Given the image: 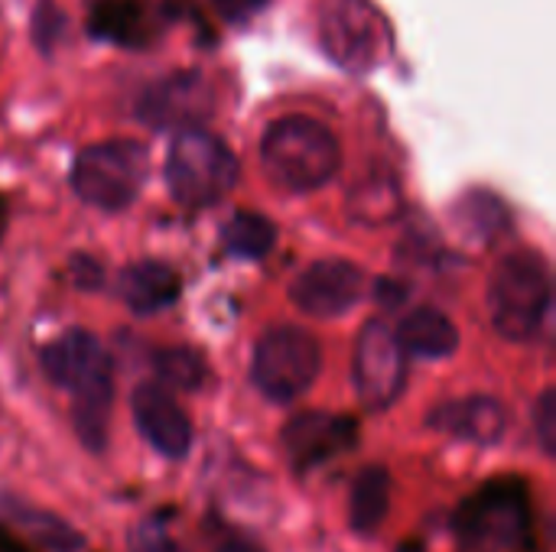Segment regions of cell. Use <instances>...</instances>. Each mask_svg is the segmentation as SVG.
I'll use <instances>...</instances> for the list:
<instances>
[{"label": "cell", "mask_w": 556, "mask_h": 552, "mask_svg": "<svg viewBox=\"0 0 556 552\" xmlns=\"http://www.w3.org/2000/svg\"><path fill=\"white\" fill-rule=\"evenodd\" d=\"M534 426H538V436H541V446L547 455H554L556 449V394L554 390H544L538 407H534Z\"/></svg>", "instance_id": "obj_26"}, {"label": "cell", "mask_w": 556, "mask_h": 552, "mask_svg": "<svg viewBox=\"0 0 556 552\" xmlns=\"http://www.w3.org/2000/svg\"><path fill=\"white\" fill-rule=\"evenodd\" d=\"M463 547L476 552H511L531 534V501L521 482H492L456 514Z\"/></svg>", "instance_id": "obj_5"}, {"label": "cell", "mask_w": 556, "mask_h": 552, "mask_svg": "<svg viewBox=\"0 0 556 552\" xmlns=\"http://www.w3.org/2000/svg\"><path fill=\"white\" fill-rule=\"evenodd\" d=\"M0 552H33V550H26L16 537H10V534H3V530H0Z\"/></svg>", "instance_id": "obj_31"}, {"label": "cell", "mask_w": 556, "mask_h": 552, "mask_svg": "<svg viewBox=\"0 0 556 552\" xmlns=\"http://www.w3.org/2000/svg\"><path fill=\"white\" fill-rule=\"evenodd\" d=\"M339 163L342 153L332 130L303 114L274 120L261 140V166L267 179L287 192H313L326 185Z\"/></svg>", "instance_id": "obj_1"}, {"label": "cell", "mask_w": 556, "mask_h": 552, "mask_svg": "<svg viewBox=\"0 0 556 552\" xmlns=\"http://www.w3.org/2000/svg\"><path fill=\"white\" fill-rule=\"evenodd\" d=\"M153 371L156 377L173 387V390H199L208 377V368H205V358L192 348H166V351H156L153 355Z\"/></svg>", "instance_id": "obj_20"}, {"label": "cell", "mask_w": 556, "mask_h": 552, "mask_svg": "<svg viewBox=\"0 0 556 552\" xmlns=\"http://www.w3.org/2000/svg\"><path fill=\"white\" fill-rule=\"evenodd\" d=\"M319 42L336 65L349 72H371L391 52V29L371 0H326Z\"/></svg>", "instance_id": "obj_7"}, {"label": "cell", "mask_w": 556, "mask_h": 552, "mask_svg": "<svg viewBox=\"0 0 556 552\" xmlns=\"http://www.w3.org/2000/svg\"><path fill=\"white\" fill-rule=\"evenodd\" d=\"M397 338L404 345V351L410 355H420V358H450L456 348H459V332L456 325L440 312V309H414L401 329H397Z\"/></svg>", "instance_id": "obj_16"}, {"label": "cell", "mask_w": 556, "mask_h": 552, "mask_svg": "<svg viewBox=\"0 0 556 552\" xmlns=\"http://www.w3.org/2000/svg\"><path fill=\"white\" fill-rule=\"evenodd\" d=\"M427 426L476 446H495L505 429H508V413L495 397H463V400H450L440 403L430 416Z\"/></svg>", "instance_id": "obj_13"}, {"label": "cell", "mask_w": 556, "mask_h": 552, "mask_svg": "<svg viewBox=\"0 0 556 552\" xmlns=\"http://www.w3.org/2000/svg\"><path fill=\"white\" fill-rule=\"evenodd\" d=\"M62 26H65V16H62L49 0H42V3L36 7V13H33V42H36L42 52H52V46H55Z\"/></svg>", "instance_id": "obj_25"}, {"label": "cell", "mask_w": 556, "mask_h": 552, "mask_svg": "<svg viewBox=\"0 0 556 552\" xmlns=\"http://www.w3.org/2000/svg\"><path fill=\"white\" fill-rule=\"evenodd\" d=\"M130 552H186L176 540H169L156 524H137L130 530Z\"/></svg>", "instance_id": "obj_27"}, {"label": "cell", "mask_w": 556, "mask_h": 552, "mask_svg": "<svg viewBox=\"0 0 556 552\" xmlns=\"http://www.w3.org/2000/svg\"><path fill=\"white\" fill-rule=\"evenodd\" d=\"M215 552H261L254 543H248V540H238V537H228V540H222Z\"/></svg>", "instance_id": "obj_30"}, {"label": "cell", "mask_w": 556, "mask_h": 552, "mask_svg": "<svg viewBox=\"0 0 556 552\" xmlns=\"http://www.w3.org/2000/svg\"><path fill=\"white\" fill-rule=\"evenodd\" d=\"M456 215L466 221V228L476 234H482V238H489V234H495L502 224H505V208H502V202L495 198V195H489V192H472V195H466L463 202H459V208H456Z\"/></svg>", "instance_id": "obj_24"}, {"label": "cell", "mask_w": 556, "mask_h": 552, "mask_svg": "<svg viewBox=\"0 0 556 552\" xmlns=\"http://www.w3.org/2000/svg\"><path fill=\"white\" fill-rule=\"evenodd\" d=\"M16 517H20V524L29 530V537L33 540H39L42 547H49L52 552H78L81 550V537L65 524V521H59L55 514H49V511H33V508H23V511H16Z\"/></svg>", "instance_id": "obj_22"}, {"label": "cell", "mask_w": 556, "mask_h": 552, "mask_svg": "<svg viewBox=\"0 0 556 552\" xmlns=\"http://www.w3.org/2000/svg\"><path fill=\"white\" fill-rule=\"evenodd\" d=\"M0 228H3V205H0Z\"/></svg>", "instance_id": "obj_32"}, {"label": "cell", "mask_w": 556, "mask_h": 552, "mask_svg": "<svg viewBox=\"0 0 556 552\" xmlns=\"http://www.w3.org/2000/svg\"><path fill=\"white\" fill-rule=\"evenodd\" d=\"M401 208L394 182H362L352 195V215L365 224H381Z\"/></svg>", "instance_id": "obj_23"}, {"label": "cell", "mask_w": 556, "mask_h": 552, "mask_svg": "<svg viewBox=\"0 0 556 552\" xmlns=\"http://www.w3.org/2000/svg\"><path fill=\"white\" fill-rule=\"evenodd\" d=\"M208 104V91L205 81L199 75H176V78H163L160 85H153L140 104V114L156 124H186L189 117L205 114Z\"/></svg>", "instance_id": "obj_15"}, {"label": "cell", "mask_w": 556, "mask_h": 552, "mask_svg": "<svg viewBox=\"0 0 556 552\" xmlns=\"http://www.w3.org/2000/svg\"><path fill=\"white\" fill-rule=\"evenodd\" d=\"M355 390L368 410H388L407 384V351L384 322H368L355 342Z\"/></svg>", "instance_id": "obj_8"}, {"label": "cell", "mask_w": 556, "mask_h": 552, "mask_svg": "<svg viewBox=\"0 0 556 552\" xmlns=\"http://www.w3.org/2000/svg\"><path fill=\"white\" fill-rule=\"evenodd\" d=\"M91 33L114 39V42H137L140 39V7L134 0H104L94 3Z\"/></svg>", "instance_id": "obj_21"}, {"label": "cell", "mask_w": 556, "mask_h": 552, "mask_svg": "<svg viewBox=\"0 0 556 552\" xmlns=\"http://www.w3.org/2000/svg\"><path fill=\"white\" fill-rule=\"evenodd\" d=\"M365 296V273L352 260H316L290 286V299L300 312L316 319H336Z\"/></svg>", "instance_id": "obj_9"}, {"label": "cell", "mask_w": 556, "mask_h": 552, "mask_svg": "<svg viewBox=\"0 0 556 552\" xmlns=\"http://www.w3.org/2000/svg\"><path fill=\"white\" fill-rule=\"evenodd\" d=\"M179 290H182L179 273L163 260L130 264L117 277V293L137 316H150L173 306L179 299Z\"/></svg>", "instance_id": "obj_14"}, {"label": "cell", "mask_w": 556, "mask_h": 552, "mask_svg": "<svg viewBox=\"0 0 556 552\" xmlns=\"http://www.w3.org/2000/svg\"><path fill=\"white\" fill-rule=\"evenodd\" d=\"M166 185L186 208L215 205L238 185V156L215 133L182 127L169 143Z\"/></svg>", "instance_id": "obj_3"}, {"label": "cell", "mask_w": 556, "mask_h": 552, "mask_svg": "<svg viewBox=\"0 0 556 552\" xmlns=\"http://www.w3.org/2000/svg\"><path fill=\"white\" fill-rule=\"evenodd\" d=\"M391 508V478L381 465H368L355 475L349 495V527L358 537L375 534Z\"/></svg>", "instance_id": "obj_18"}, {"label": "cell", "mask_w": 556, "mask_h": 552, "mask_svg": "<svg viewBox=\"0 0 556 552\" xmlns=\"http://www.w3.org/2000/svg\"><path fill=\"white\" fill-rule=\"evenodd\" d=\"M134 423L140 436L166 459H186L192 449V423L182 407L160 384H140L134 390Z\"/></svg>", "instance_id": "obj_10"}, {"label": "cell", "mask_w": 556, "mask_h": 552, "mask_svg": "<svg viewBox=\"0 0 556 552\" xmlns=\"http://www.w3.org/2000/svg\"><path fill=\"white\" fill-rule=\"evenodd\" d=\"M39 361H42L46 377L65 390H78V387L91 384L94 377L111 374V361H108L104 345L85 329L62 332L55 342H49L42 348Z\"/></svg>", "instance_id": "obj_12"}, {"label": "cell", "mask_w": 556, "mask_h": 552, "mask_svg": "<svg viewBox=\"0 0 556 552\" xmlns=\"http://www.w3.org/2000/svg\"><path fill=\"white\" fill-rule=\"evenodd\" d=\"M492 325L508 342H531L551 309V270L534 251L505 257L489 283Z\"/></svg>", "instance_id": "obj_2"}, {"label": "cell", "mask_w": 556, "mask_h": 552, "mask_svg": "<svg viewBox=\"0 0 556 552\" xmlns=\"http://www.w3.org/2000/svg\"><path fill=\"white\" fill-rule=\"evenodd\" d=\"M319 368H323L319 342L306 329L277 325L261 335L254 348L251 377L267 400L293 403L316 384Z\"/></svg>", "instance_id": "obj_6"}, {"label": "cell", "mask_w": 556, "mask_h": 552, "mask_svg": "<svg viewBox=\"0 0 556 552\" xmlns=\"http://www.w3.org/2000/svg\"><path fill=\"white\" fill-rule=\"evenodd\" d=\"M147 146L137 140L91 143L75 156L72 189L81 202L101 211H124L147 182Z\"/></svg>", "instance_id": "obj_4"}, {"label": "cell", "mask_w": 556, "mask_h": 552, "mask_svg": "<svg viewBox=\"0 0 556 552\" xmlns=\"http://www.w3.org/2000/svg\"><path fill=\"white\" fill-rule=\"evenodd\" d=\"M267 0H215V10L231 20V23H241V20H251L257 10H264Z\"/></svg>", "instance_id": "obj_28"}, {"label": "cell", "mask_w": 556, "mask_h": 552, "mask_svg": "<svg viewBox=\"0 0 556 552\" xmlns=\"http://www.w3.org/2000/svg\"><path fill=\"white\" fill-rule=\"evenodd\" d=\"M355 446V423L332 413H300L283 429V449L296 472L323 465Z\"/></svg>", "instance_id": "obj_11"}, {"label": "cell", "mask_w": 556, "mask_h": 552, "mask_svg": "<svg viewBox=\"0 0 556 552\" xmlns=\"http://www.w3.org/2000/svg\"><path fill=\"white\" fill-rule=\"evenodd\" d=\"M72 397H75L72 416H75V429H78L81 446L91 452H101L108 446V423H111V407H114L111 374L94 377L91 384L72 390Z\"/></svg>", "instance_id": "obj_17"}, {"label": "cell", "mask_w": 556, "mask_h": 552, "mask_svg": "<svg viewBox=\"0 0 556 552\" xmlns=\"http://www.w3.org/2000/svg\"><path fill=\"white\" fill-rule=\"evenodd\" d=\"M72 277H75L78 290H98L101 286V267L94 260H88V257H75Z\"/></svg>", "instance_id": "obj_29"}, {"label": "cell", "mask_w": 556, "mask_h": 552, "mask_svg": "<svg viewBox=\"0 0 556 552\" xmlns=\"http://www.w3.org/2000/svg\"><path fill=\"white\" fill-rule=\"evenodd\" d=\"M222 238H225V247H228L235 257L261 260V257L274 247L277 228H274L270 218H264V215H257V211H241V215H235V218L225 224Z\"/></svg>", "instance_id": "obj_19"}]
</instances>
